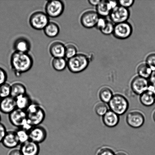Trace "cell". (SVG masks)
I'll use <instances>...</instances> for the list:
<instances>
[{
    "instance_id": "5",
    "label": "cell",
    "mask_w": 155,
    "mask_h": 155,
    "mask_svg": "<svg viewBox=\"0 0 155 155\" xmlns=\"http://www.w3.org/2000/svg\"><path fill=\"white\" fill-rule=\"evenodd\" d=\"M145 121V115L142 111L139 109H133L126 115V122L132 128H140L143 125Z\"/></svg>"
},
{
    "instance_id": "35",
    "label": "cell",
    "mask_w": 155,
    "mask_h": 155,
    "mask_svg": "<svg viewBox=\"0 0 155 155\" xmlns=\"http://www.w3.org/2000/svg\"><path fill=\"white\" fill-rule=\"evenodd\" d=\"M7 77V74L6 71L0 67V86L6 83Z\"/></svg>"
},
{
    "instance_id": "16",
    "label": "cell",
    "mask_w": 155,
    "mask_h": 155,
    "mask_svg": "<svg viewBox=\"0 0 155 155\" xmlns=\"http://www.w3.org/2000/svg\"><path fill=\"white\" fill-rule=\"evenodd\" d=\"M31 48V42L25 37L18 38L13 44V49L17 52L28 53Z\"/></svg>"
},
{
    "instance_id": "36",
    "label": "cell",
    "mask_w": 155,
    "mask_h": 155,
    "mask_svg": "<svg viewBox=\"0 0 155 155\" xmlns=\"http://www.w3.org/2000/svg\"><path fill=\"white\" fill-rule=\"evenodd\" d=\"M118 2L119 5L128 9L129 8L133 5L135 1L133 0H129V1H119Z\"/></svg>"
},
{
    "instance_id": "23",
    "label": "cell",
    "mask_w": 155,
    "mask_h": 155,
    "mask_svg": "<svg viewBox=\"0 0 155 155\" xmlns=\"http://www.w3.org/2000/svg\"><path fill=\"white\" fill-rule=\"evenodd\" d=\"M25 86L20 82H16L11 85V96L16 98L20 96L27 94Z\"/></svg>"
},
{
    "instance_id": "29",
    "label": "cell",
    "mask_w": 155,
    "mask_h": 155,
    "mask_svg": "<svg viewBox=\"0 0 155 155\" xmlns=\"http://www.w3.org/2000/svg\"><path fill=\"white\" fill-rule=\"evenodd\" d=\"M15 132L20 145L30 140L28 132L26 130L21 128H18L15 130Z\"/></svg>"
},
{
    "instance_id": "28",
    "label": "cell",
    "mask_w": 155,
    "mask_h": 155,
    "mask_svg": "<svg viewBox=\"0 0 155 155\" xmlns=\"http://www.w3.org/2000/svg\"><path fill=\"white\" fill-rule=\"evenodd\" d=\"M110 110L108 104L100 101L96 103L94 106V110L98 116L102 117Z\"/></svg>"
},
{
    "instance_id": "34",
    "label": "cell",
    "mask_w": 155,
    "mask_h": 155,
    "mask_svg": "<svg viewBox=\"0 0 155 155\" xmlns=\"http://www.w3.org/2000/svg\"><path fill=\"white\" fill-rule=\"evenodd\" d=\"M146 63L153 71H155V53L150 54L146 59Z\"/></svg>"
},
{
    "instance_id": "39",
    "label": "cell",
    "mask_w": 155,
    "mask_h": 155,
    "mask_svg": "<svg viewBox=\"0 0 155 155\" xmlns=\"http://www.w3.org/2000/svg\"><path fill=\"white\" fill-rule=\"evenodd\" d=\"M8 155H23L21 153L19 148H17L11 150L8 153Z\"/></svg>"
},
{
    "instance_id": "43",
    "label": "cell",
    "mask_w": 155,
    "mask_h": 155,
    "mask_svg": "<svg viewBox=\"0 0 155 155\" xmlns=\"http://www.w3.org/2000/svg\"><path fill=\"white\" fill-rule=\"evenodd\" d=\"M152 118L153 120L155 122V109L154 110V111L153 112L152 114Z\"/></svg>"
},
{
    "instance_id": "7",
    "label": "cell",
    "mask_w": 155,
    "mask_h": 155,
    "mask_svg": "<svg viewBox=\"0 0 155 155\" xmlns=\"http://www.w3.org/2000/svg\"><path fill=\"white\" fill-rule=\"evenodd\" d=\"M65 5L63 1L60 0H51L47 2L45 4V13L49 18L59 17L64 12Z\"/></svg>"
},
{
    "instance_id": "22",
    "label": "cell",
    "mask_w": 155,
    "mask_h": 155,
    "mask_svg": "<svg viewBox=\"0 0 155 155\" xmlns=\"http://www.w3.org/2000/svg\"><path fill=\"white\" fill-rule=\"evenodd\" d=\"M139 101L143 105L151 107L155 103L154 93L148 90L139 95Z\"/></svg>"
},
{
    "instance_id": "18",
    "label": "cell",
    "mask_w": 155,
    "mask_h": 155,
    "mask_svg": "<svg viewBox=\"0 0 155 155\" xmlns=\"http://www.w3.org/2000/svg\"><path fill=\"white\" fill-rule=\"evenodd\" d=\"M103 124L106 127L113 128L119 124L120 116L115 112L109 110L104 116L102 117Z\"/></svg>"
},
{
    "instance_id": "13",
    "label": "cell",
    "mask_w": 155,
    "mask_h": 155,
    "mask_svg": "<svg viewBox=\"0 0 155 155\" xmlns=\"http://www.w3.org/2000/svg\"><path fill=\"white\" fill-rule=\"evenodd\" d=\"M8 119L14 127L21 128L27 121L26 114L25 110L16 108L8 114Z\"/></svg>"
},
{
    "instance_id": "3",
    "label": "cell",
    "mask_w": 155,
    "mask_h": 155,
    "mask_svg": "<svg viewBox=\"0 0 155 155\" xmlns=\"http://www.w3.org/2000/svg\"><path fill=\"white\" fill-rule=\"evenodd\" d=\"M89 63V58L87 55L77 54L74 57L68 60L67 68L72 73H80L87 68Z\"/></svg>"
},
{
    "instance_id": "37",
    "label": "cell",
    "mask_w": 155,
    "mask_h": 155,
    "mask_svg": "<svg viewBox=\"0 0 155 155\" xmlns=\"http://www.w3.org/2000/svg\"><path fill=\"white\" fill-rule=\"evenodd\" d=\"M107 21L104 18L100 17L98 22H97V25L96 26V27L99 30H101V29L104 28L105 26L106 23H107Z\"/></svg>"
},
{
    "instance_id": "30",
    "label": "cell",
    "mask_w": 155,
    "mask_h": 155,
    "mask_svg": "<svg viewBox=\"0 0 155 155\" xmlns=\"http://www.w3.org/2000/svg\"><path fill=\"white\" fill-rule=\"evenodd\" d=\"M77 54V49L75 45L69 44L66 46L65 58L68 60L72 58Z\"/></svg>"
},
{
    "instance_id": "9",
    "label": "cell",
    "mask_w": 155,
    "mask_h": 155,
    "mask_svg": "<svg viewBox=\"0 0 155 155\" xmlns=\"http://www.w3.org/2000/svg\"><path fill=\"white\" fill-rule=\"evenodd\" d=\"M133 31V27L131 24L125 22L115 24L113 34L117 39H125L131 36Z\"/></svg>"
},
{
    "instance_id": "33",
    "label": "cell",
    "mask_w": 155,
    "mask_h": 155,
    "mask_svg": "<svg viewBox=\"0 0 155 155\" xmlns=\"http://www.w3.org/2000/svg\"><path fill=\"white\" fill-rule=\"evenodd\" d=\"M114 28V25L112 21H107V23L104 28L100 30V31L103 34L109 35L113 34Z\"/></svg>"
},
{
    "instance_id": "27",
    "label": "cell",
    "mask_w": 155,
    "mask_h": 155,
    "mask_svg": "<svg viewBox=\"0 0 155 155\" xmlns=\"http://www.w3.org/2000/svg\"><path fill=\"white\" fill-rule=\"evenodd\" d=\"M152 72L153 71L146 63L141 64L137 68L138 75L144 78H149Z\"/></svg>"
},
{
    "instance_id": "25",
    "label": "cell",
    "mask_w": 155,
    "mask_h": 155,
    "mask_svg": "<svg viewBox=\"0 0 155 155\" xmlns=\"http://www.w3.org/2000/svg\"><path fill=\"white\" fill-rule=\"evenodd\" d=\"M96 10L100 17L104 18L110 15L112 9L109 5V1L101 0L96 7Z\"/></svg>"
},
{
    "instance_id": "10",
    "label": "cell",
    "mask_w": 155,
    "mask_h": 155,
    "mask_svg": "<svg viewBox=\"0 0 155 155\" xmlns=\"http://www.w3.org/2000/svg\"><path fill=\"white\" fill-rule=\"evenodd\" d=\"M28 134L30 140L38 144L45 142L48 136L46 129L41 125L33 127L29 131Z\"/></svg>"
},
{
    "instance_id": "14",
    "label": "cell",
    "mask_w": 155,
    "mask_h": 155,
    "mask_svg": "<svg viewBox=\"0 0 155 155\" xmlns=\"http://www.w3.org/2000/svg\"><path fill=\"white\" fill-rule=\"evenodd\" d=\"M19 149L23 155H38L40 148L39 144L31 140L20 145Z\"/></svg>"
},
{
    "instance_id": "45",
    "label": "cell",
    "mask_w": 155,
    "mask_h": 155,
    "mask_svg": "<svg viewBox=\"0 0 155 155\" xmlns=\"http://www.w3.org/2000/svg\"><path fill=\"white\" fill-rule=\"evenodd\" d=\"M1 100H2V98H1V97H0V103H1Z\"/></svg>"
},
{
    "instance_id": "24",
    "label": "cell",
    "mask_w": 155,
    "mask_h": 155,
    "mask_svg": "<svg viewBox=\"0 0 155 155\" xmlns=\"http://www.w3.org/2000/svg\"><path fill=\"white\" fill-rule=\"evenodd\" d=\"M44 32L47 37L54 38L57 37L60 33L59 25L54 22H50L44 29Z\"/></svg>"
},
{
    "instance_id": "31",
    "label": "cell",
    "mask_w": 155,
    "mask_h": 155,
    "mask_svg": "<svg viewBox=\"0 0 155 155\" xmlns=\"http://www.w3.org/2000/svg\"><path fill=\"white\" fill-rule=\"evenodd\" d=\"M11 96V85L5 83L0 86V97L2 98Z\"/></svg>"
},
{
    "instance_id": "20",
    "label": "cell",
    "mask_w": 155,
    "mask_h": 155,
    "mask_svg": "<svg viewBox=\"0 0 155 155\" xmlns=\"http://www.w3.org/2000/svg\"><path fill=\"white\" fill-rule=\"evenodd\" d=\"M16 108L25 110L33 102L31 97L28 94H26L15 98Z\"/></svg>"
},
{
    "instance_id": "42",
    "label": "cell",
    "mask_w": 155,
    "mask_h": 155,
    "mask_svg": "<svg viewBox=\"0 0 155 155\" xmlns=\"http://www.w3.org/2000/svg\"><path fill=\"white\" fill-rule=\"evenodd\" d=\"M115 155H129L126 151H123V150H120L117 151L115 153Z\"/></svg>"
},
{
    "instance_id": "8",
    "label": "cell",
    "mask_w": 155,
    "mask_h": 155,
    "mask_svg": "<svg viewBox=\"0 0 155 155\" xmlns=\"http://www.w3.org/2000/svg\"><path fill=\"white\" fill-rule=\"evenodd\" d=\"M130 15L128 8L118 5L111 11L109 16L112 22L117 24L127 22Z\"/></svg>"
},
{
    "instance_id": "4",
    "label": "cell",
    "mask_w": 155,
    "mask_h": 155,
    "mask_svg": "<svg viewBox=\"0 0 155 155\" xmlns=\"http://www.w3.org/2000/svg\"><path fill=\"white\" fill-rule=\"evenodd\" d=\"M108 104L109 109L119 116L125 114L130 106V103L127 98L120 94H114Z\"/></svg>"
},
{
    "instance_id": "46",
    "label": "cell",
    "mask_w": 155,
    "mask_h": 155,
    "mask_svg": "<svg viewBox=\"0 0 155 155\" xmlns=\"http://www.w3.org/2000/svg\"><path fill=\"white\" fill-rule=\"evenodd\" d=\"M154 97H155V94H154Z\"/></svg>"
},
{
    "instance_id": "21",
    "label": "cell",
    "mask_w": 155,
    "mask_h": 155,
    "mask_svg": "<svg viewBox=\"0 0 155 155\" xmlns=\"http://www.w3.org/2000/svg\"><path fill=\"white\" fill-rule=\"evenodd\" d=\"M111 88L107 86H104L100 88L98 92V97L100 101L108 104L114 95Z\"/></svg>"
},
{
    "instance_id": "12",
    "label": "cell",
    "mask_w": 155,
    "mask_h": 155,
    "mask_svg": "<svg viewBox=\"0 0 155 155\" xmlns=\"http://www.w3.org/2000/svg\"><path fill=\"white\" fill-rule=\"evenodd\" d=\"M150 83L148 79L138 76L134 78L130 83V88L132 91L137 95L141 94L148 90Z\"/></svg>"
},
{
    "instance_id": "15",
    "label": "cell",
    "mask_w": 155,
    "mask_h": 155,
    "mask_svg": "<svg viewBox=\"0 0 155 155\" xmlns=\"http://www.w3.org/2000/svg\"><path fill=\"white\" fill-rule=\"evenodd\" d=\"M3 146L9 149L16 148L20 145L15 131H8L2 142Z\"/></svg>"
},
{
    "instance_id": "17",
    "label": "cell",
    "mask_w": 155,
    "mask_h": 155,
    "mask_svg": "<svg viewBox=\"0 0 155 155\" xmlns=\"http://www.w3.org/2000/svg\"><path fill=\"white\" fill-rule=\"evenodd\" d=\"M16 109L15 98L11 96L2 98L0 103V111L9 114Z\"/></svg>"
},
{
    "instance_id": "2",
    "label": "cell",
    "mask_w": 155,
    "mask_h": 155,
    "mask_svg": "<svg viewBox=\"0 0 155 155\" xmlns=\"http://www.w3.org/2000/svg\"><path fill=\"white\" fill-rule=\"evenodd\" d=\"M25 111L27 120L33 127L41 125L46 117L45 111L42 106L33 101Z\"/></svg>"
},
{
    "instance_id": "19",
    "label": "cell",
    "mask_w": 155,
    "mask_h": 155,
    "mask_svg": "<svg viewBox=\"0 0 155 155\" xmlns=\"http://www.w3.org/2000/svg\"><path fill=\"white\" fill-rule=\"evenodd\" d=\"M66 46L62 42L55 41L51 44L49 47V52L54 58L65 57Z\"/></svg>"
},
{
    "instance_id": "1",
    "label": "cell",
    "mask_w": 155,
    "mask_h": 155,
    "mask_svg": "<svg viewBox=\"0 0 155 155\" xmlns=\"http://www.w3.org/2000/svg\"><path fill=\"white\" fill-rule=\"evenodd\" d=\"M10 63L12 70L15 76L19 77L31 69L33 65V60L28 53L14 51L11 56Z\"/></svg>"
},
{
    "instance_id": "44",
    "label": "cell",
    "mask_w": 155,
    "mask_h": 155,
    "mask_svg": "<svg viewBox=\"0 0 155 155\" xmlns=\"http://www.w3.org/2000/svg\"><path fill=\"white\" fill-rule=\"evenodd\" d=\"M1 114H0V123L1 122Z\"/></svg>"
},
{
    "instance_id": "11",
    "label": "cell",
    "mask_w": 155,
    "mask_h": 155,
    "mask_svg": "<svg viewBox=\"0 0 155 155\" xmlns=\"http://www.w3.org/2000/svg\"><path fill=\"white\" fill-rule=\"evenodd\" d=\"M100 17L97 12L89 10L84 12L80 18V22L83 26L86 28L96 27Z\"/></svg>"
},
{
    "instance_id": "26",
    "label": "cell",
    "mask_w": 155,
    "mask_h": 155,
    "mask_svg": "<svg viewBox=\"0 0 155 155\" xmlns=\"http://www.w3.org/2000/svg\"><path fill=\"white\" fill-rule=\"evenodd\" d=\"M68 60L64 58H54L51 62V65L54 70L61 72L64 71L67 67Z\"/></svg>"
},
{
    "instance_id": "6",
    "label": "cell",
    "mask_w": 155,
    "mask_h": 155,
    "mask_svg": "<svg viewBox=\"0 0 155 155\" xmlns=\"http://www.w3.org/2000/svg\"><path fill=\"white\" fill-rule=\"evenodd\" d=\"M50 18L45 13L41 11L34 12L30 15L29 23L35 30H44L50 22Z\"/></svg>"
},
{
    "instance_id": "32",
    "label": "cell",
    "mask_w": 155,
    "mask_h": 155,
    "mask_svg": "<svg viewBox=\"0 0 155 155\" xmlns=\"http://www.w3.org/2000/svg\"><path fill=\"white\" fill-rule=\"evenodd\" d=\"M113 149L108 146H103L97 150L96 155H115Z\"/></svg>"
},
{
    "instance_id": "41",
    "label": "cell",
    "mask_w": 155,
    "mask_h": 155,
    "mask_svg": "<svg viewBox=\"0 0 155 155\" xmlns=\"http://www.w3.org/2000/svg\"><path fill=\"white\" fill-rule=\"evenodd\" d=\"M101 1V0H89L88 2L91 5L97 7Z\"/></svg>"
},
{
    "instance_id": "38",
    "label": "cell",
    "mask_w": 155,
    "mask_h": 155,
    "mask_svg": "<svg viewBox=\"0 0 155 155\" xmlns=\"http://www.w3.org/2000/svg\"><path fill=\"white\" fill-rule=\"evenodd\" d=\"M7 128L4 124L0 123V143L2 142L7 132Z\"/></svg>"
},
{
    "instance_id": "40",
    "label": "cell",
    "mask_w": 155,
    "mask_h": 155,
    "mask_svg": "<svg viewBox=\"0 0 155 155\" xmlns=\"http://www.w3.org/2000/svg\"><path fill=\"white\" fill-rule=\"evenodd\" d=\"M149 80L150 84L155 87V71H153Z\"/></svg>"
}]
</instances>
